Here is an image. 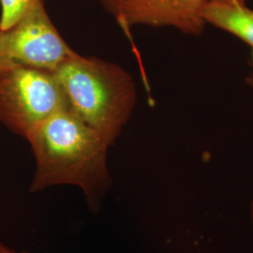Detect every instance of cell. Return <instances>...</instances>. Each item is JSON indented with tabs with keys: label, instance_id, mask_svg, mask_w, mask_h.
I'll return each mask as SVG.
<instances>
[{
	"label": "cell",
	"instance_id": "6",
	"mask_svg": "<svg viewBox=\"0 0 253 253\" xmlns=\"http://www.w3.org/2000/svg\"><path fill=\"white\" fill-rule=\"evenodd\" d=\"M202 16L207 25L226 31L253 49V9L247 7L246 4L207 0Z\"/></svg>",
	"mask_w": 253,
	"mask_h": 253
},
{
	"label": "cell",
	"instance_id": "2",
	"mask_svg": "<svg viewBox=\"0 0 253 253\" xmlns=\"http://www.w3.org/2000/svg\"><path fill=\"white\" fill-rule=\"evenodd\" d=\"M54 73L66 109L115 145L135 108L132 76L118 64L79 54Z\"/></svg>",
	"mask_w": 253,
	"mask_h": 253
},
{
	"label": "cell",
	"instance_id": "9",
	"mask_svg": "<svg viewBox=\"0 0 253 253\" xmlns=\"http://www.w3.org/2000/svg\"><path fill=\"white\" fill-rule=\"evenodd\" d=\"M215 2H222V3H230V4H246L247 0H209Z\"/></svg>",
	"mask_w": 253,
	"mask_h": 253
},
{
	"label": "cell",
	"instance_id": "4",
	"mask_svg": "<svg viewBox=\"0 0 253 253\" xmlns=\"http://www.w3.org/2000/svg\"><path fill=\"white\" fill-rule=\"evenodd\" d=\"M66 108L54 73L18 68L0 74V123L27 140L30 133Z\"/></svg>",
	"mask_w": 253,
	"mask_h": 253
},
{
	"label": "cell",
	"instance_id": "5",
	"mask_svg": "<svg viewBox=\"0 0 253 253\" xmlns=\"http://www.w3.org/2000/svg\"><path fill=\"white\" fill-rule=\"evenodd\" d=\"M130 39V29L141 25L172 27L183 34L201 36L206 28L202 10L207 0H98Z\"/></svg>",
	"mask_w": 253,
	"mask_h": 253
},
{
	"label": "cell",
	"instance_id": "11",
	"mask_svg": "<svg viewBox=\"0 0 253 253\" xmlns=\"http://www.w3.org/2000/svg\"><path fill=\"white\" fill-rule=\"evenodd\" d=\"M250 212H251V222H252V226L253 230V197L251 202V208H250Z\"/></svg>",
	"mask_w": 253,
	"mask_h": 253
},
{
	"label": "cell",
	"instance_id": "8",
	"mask_svg": "<svg viewBox=\"0 0 253 253\" xmlns=\"http://www.w3.org/2000/svg\"><path fill=\"white\" fill-rule=\"evenodd\" d=\"M0 253H27L25 252H22V253H17L11 249L8 248L6 245L3 244L0 242Z\"/></svg>",
	"mask_w": 253,
	"mask_h": 253
},
{
	"label": "cell",
	"instance_id": "7",
	"mask_svg": "<svg viewBox=\"0 0 253 253\" xmlns=\"http://www.w3.org/2000/svg\"><path fill=\"white\" fill-rule=\"evenodd\" d=\"M34 0H0V30H6L22 18Z\"/></svg>",
	"mask_w": 253,
	"mask_h": 253
},
{
	"label": "cell",
	"instance_id": "3",
	"mask_svg": "<svg viewBox=\"0 0 253 253\" xmlns=\"http://www.w3.org/2000/svg\"><path fill=\"white\" fill-rule=\"evenodd\" d=\"M76 55L54 27L45 0H34L22 18L0 30V74L18 68L54 73Z\"/></svg>",
	"mask_w": 253,
	"mask_h": 253
},
{
	"label": "cell",
	"instance_id": "1",
	"mask_svg": "<svg viewBox=\"0 0 253 253\" xmlns=\"http://www.w3.org/2000/svg\"><path fill=\"white\" fill-rule=\"evenodd\" d=\"M36 162L30 186L38 192L60 185L79 187L96 211L111 187L108 142L66 108L56 112L27 139Z\"/></svg>",
	"mask_w": 253,
	"mask_h": 253
},
{
	"label": "cell",
	"instance_id": "10",
	"mask_svg": "<svg viewBox=\"0 0 253 253\" xmlns=\"http://www.w3.org/2000/svg\"><path fill=\"white\" fill-rule=\"evenodd\" d=\"M246 84H248V86L250 88H252L253 90V73L246 77Z\"/></svg>",
	"mask_w": 253,
	"mask_h": 253
}]
</instances>
